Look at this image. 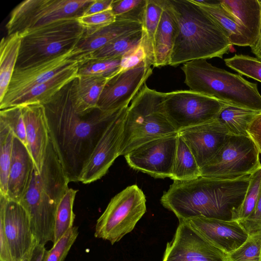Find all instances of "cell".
<instances>
[{
  "label": "cell",
  "mask_w": 261,
  "mask_h": 261,
  "mask_svg": "<svg viewBox=\"0 0 261 261\" xmlns=\"http://www.w3.org/2000/svg\"><path fill=\"white\" fill-rule=\"evenodd\" d=\"M71 82L44 106L50 139L58 158L69 182H77L106 128L121 109L96 108L77 113L72 100Z\"/></svg>",
  "instance_id": "1"
},
{
  "label": "cell",
  "mask_w": 261,
  "mask_h": 261,
  "mask_svg": "<svg viewBox=\"0 0 261 261\" xmlns=\"http://www.w3.org/2000/svg\"><path fill=\"white\" fill-rule=\"evenodd\" d=\"M250 175L236 178L199 176L174 180L161 197L163 206L179 221L203 217L232 220L242 203Z\"/></svg>",
  "instance_id": "2"
},
{
  "label": "cell",
  "mask_w": 261,
  "mask_h": 261,
  "mask_svg": "<svg viewBox=\"0 0 261 261\" xmlns=\"http://www.w3.org/2000/svg\"><path fill=\"white\" fill-rule=\"evenodd\" d=\"M178 31L169 65L199 59L222 58L232 44L215 20L193 0H168Z\"/></svg>",
  "instance_id": "3"
},
{
  "label": "cell",
  "mask_w": 261,
  "mask_h": 261,
  "mask_svg": "<svg viewBox=\"0 0 261 261\" xmlns=\"http://www.w3.org/2000/svg\"><path fill=\"white\" fill-rule=\"evenodd\" d=\"M69 182L50 139L42 170L39 172L35 167L30 186L19 202L39 244L53 241L56 210Z\"/></svg>",
  "instance_id": "4"
},
{
  "label": "cell",
  "mask_w": 261,
  "mask_h": 261,
  "mask_svg": "<svg viewBox=\"0 0 261 261\" xmlns=\"http://www.w3.org/2000/svg\"><path fill=\"white\" fill-rule=\"evenodd\" d=\"M181 69L185 83L190 90L230 105L261 112V95L256 83L214 66L204 59L186 62Z\"/></svg>",
  "instance_id": "5"
},
{
  "label": "cell",
  "mask_w": 261,
  "mask_h": 261,
  "mask_svg": "<svg viewBox=\"0 0 261 261\" xmlns=\"http://www.w3.org/2000/svg\"><path fill=\"white\" fill-rule=\"evenodd\" d=\"M163 92L146 83L127 108L122 134L120 155L153 140L177 134L163 104Z\"/></svg>",
  "instance_id": "6"
},
{
  "label": "cell",
  "mask_w": 261,
  "mask_h": 261,
  "mask_svg": "<svg viewBox=\"0 0 261 261\" xmlns=\"http://www.w3.org/2000/svg\"><path fill=\"white\" fill-rule=\"evenodd\" d=\"M76 18L62 19L21 34L16 68L39 64L73 49L85 33Z\"/></svg>",
  "instance_id": "7"
},
{
  "label": "cell",
  "mask_w": 261,
  "mask_h": 261,
  "mask_svg": "<svg viewBox=\"0 0 261 261\" xmlns=\"http://www.w3.org/2000/svg\"><path fill=\"white\" fill-rule=\"evenodd\" d=\"M146 197L136 185L127 187L114 196L97 219L96 238L113 245L130 232L146 211Z\"/></svg>",
  "instance_id": "8"
},
{
  "label": "cell",
  "mask_w": 261,
  "mask_h": 261,
  "mask_svg": "<svg viewBox=\"0 0 261 261\" xmlns=\"http://www.w3.org/2000/svg\"><path fill=\"white\" fill-rule=\"evenodd\" d=\"M93 0H27L11 12L7 35L23 34L57 21L82 15Z\"/></svg>",
  "instance_id": "9"
},
{
  "label": "cell",
  "mask_w": 261,
  "mask_h": 261,
  "mask_svg": "<svg viewBox=\"0 0 261 261\" xmlns=\"http://www.w3.org/2000/svg\"><path fill=\"white\" fill-rule=\"evenodd\" d=\"M163 104L169 120L178 133L217 119L227 103L188 90L163 93Z\"/></svg>",
  "instance_id": "10"
},
{
  "label": "cell",
  "mask_w": 261,
  "mask_h": 261,
  "mask_svg": "<svg viewBox=\"0 0 261 261\" xmlns=\"http://www.w3.org/2000/svg\"><path fill=\"white\" fill-rule=\"evenodd\" d=\"M259 152L249 137L230 135L215 156L200 168L201 176L236 178L261 167Z\"/></svg>",
  "instance_id": "11"
},
{
  "label": "cell",
  "mask_w": 261,
  "mask_h": 261,
  "mask_svg": "<svg viewBox=\"0 0 261 261\" xmlns=\"http://www.w3.org/2000/svg\"><path fill=\"white\" fill-rule=\"evenodd\" d=\"M162 261H228L227 254L209 242L187 221H179L167 243Z\"/></svg>",
  "instance_id": "12"
},
{
  "label": "cell",
  "mask_w": 261,
  "mask_h": 261,
  "mask_svg": "<svg viewBox=\"0 0 261 261\" xmlns=\"http://www.w3.org/2000/svg\"><path fill=\"white\" fill-rule=\"evenodd\" d=\"M0 227L4 230L13 261L27 257L38 244L24 208L1 195Z\"/></svg>",
  "instance_id": "13"
},
{
  "label": "cell",
  "mask_w": 261,
  "mask_h": 261,
  "mask_svg": "<svg viewBox=\"0 0 261 261\" xmlns=\"http://www.w3.org/2000/svg\"><path fill=\"white\" fill-rule=\"evenodd\" d=\"M178 134L147 142L124 155L132 168L154 178H170L175 158Z\"/></svg>",
  "instance_id": "14"
},
{
  "label": "cell",
  "mask_w": 261,
  "mask_h": 261,
  "mask_svg": "<svg viewBox=\"0 0 261 261\" xmlns=\"http://www.w3.org/2000/svg\"><path fill=\"white\" fill-rule=\"evenodd\" d=\"M127 108L121 109L106 128L82 171L79 181L88 184L100 179L120 156Z\"/></svg>",
  "instance_id": "15"
},
{
  "label": "cell",
  "mask_w": 261,
  "mask_h": 261,
  "mask_svg": "<svg viewBox=\"0 0 261 261\" xmlns=\"http://www.w3.org/2000/svg\"><path fill=\"white\" fill-rule=\"evenodd\" d=\"M73 49L48 61L23 68H15L7 92L0 101V109L12 107L16 101L34 87L50 79L76 62Z\"/></svg>",
  "instance_id": "16"
},
{
  "label": "cell",
  "mask_w": 261,
  "mask_h": 261,
  "mask_svg": "<svg viewBox=\"0 0 261 261\" xmlns=\"http://www.w3.org/2000/svg\"><path fill=\"white\" fill-rule=\"evenodd\" d=\"M151 66L144 62L112 77L102 90L97 108L105 111H113L128 107L152 73Z\"/></svg>",
  "instance_id": "17"
},
{
  "label": "cell",
  "mask_w": 261,
  "mask_h": 261,
  "mask_svg": "<svg viewBox=\"0 0 261 261\" xmlns=\"http://www.w3.org/2000/svg\"><path fill=\"white\" fill-rule=\"evenodd\" d=\"M177 133L191 151L200 169L215 156L230 136L218 119Z\"/></svg>",
  "instance_id": "18"
},
{
  "label": "cell",
  "mask_w": 261,
  "mask_h": 261,
  "mask_svg": "<svg viewBox=\"0 0 261 261\" xmlns=\"http://www.w3.org/2000/svg\"><path fill=\"white\" fill-rule=\"evenodd\" d=\"M209 242L227 254L240 246L248 233L238 220L198 217L186 220Z\"/></svg>",
  "instance_id": "19"
},
{
  "label": "cell",
  "mask_w": 261,
  "mask_h": 261,
  "mask_svg": "<svg viewBox=\"0 0 261 261\" xmlns=\"http://www.w3.org/2000/svg\"><path fill=\"white\" fill-rule=\"evenodd\" d=\"M20 106L25 125L28 149L40 172L50 141L45 108L38 103Z\"/></svg>",
  "instance_id": "20"
},
{
  "label": "cell",
  "mask_w": 261,
  "mask_h": 261,
  "mask_svg": "<svg viewBox=\"0 0 261 261\" xmlns=\"http://www.w3.org/2000/svg\"><path fill=\"white\" fill-rule=\"evenodd\" d=\"M35 167L28 148L14 137L6 198L18 203L21 201L31 184Z\"/></svg>",
  "instance_id": "21"
},
{
  "label": "cell",
  "mask_w": 261,
  "mask_h": 261,
  "mask_svg": "<svg viewBox=\"0 0 261 261\" xmlns=\"http://www.w3.org/2000/svg\"><path fill=\"white\" fill-rule=\"evenodd\" d=\"M142 29V23L126 20H116L91 35L84 36L73 48L72 59L77 61L120 36Z\"/></svg>",
  "instance_id": "22"
},
{
  "label": "cell",
  "mask_w": 261,
  "mask_h": 261,
  "mask_svg": "<svg viewBox=\"0 0 261 261\" xmlns=\"http://www.w3.org/2000/svg\"><path fill=\"white\" fill-rule=\"evenodd\" d=\"M178 31V24L168 0L165 5L153 42V66L169 65Z\"/></svg>",
  "instance_id": "23"
},
{
  "label": "cell",
  "mask_w": 261,
  "mask_h": 261,
  "mask_svg": "<svg viewBox=\"0 0 261 261\" xmlns=\"http://www.w3.org/2000/svg\"><path fill=\"white\" fill-rule=\"evenodd\" d=\"M77 72L76 61L50 79L32 88L18 99L13 106L34 103L45 105L65 86L76 78Z\"/></svg>",
  "instance_id": "24"
},
{
  "label": "cell",
  "mask_w": 261,
  "mask_h": 261,
  "mask_svg": "<svg viewBox=\"0 0 261 261\" xmlns=\"http://www.w3.org/2000/svg\"><path fill=\"white\" fill-rule=\"evenodd\" d=\"M193 1L215 20L232 45L250 47L252 45L246 28L233 15L221 5L220 1Z\"/></svg>",
  "instance_id": "25"
},
{
  "label": "cell",
  "mask_w": 261,
  "mask_h": 261,
  "mask_svg": "<svg viewBox=\"0 0 261 261\" xmlns=\"http://www.w3.org/2000/svg\"><path fill=\"white\" fill-rule=\"evenodd\" d=\"M113 76H77L71 82V98L76 112L85 114L97 108L107 83Z\"/></svg>",
  "instance_id": "26"
},
{
  "label": "cell",
  "mask_w": 261,
  "mask_h": 261,
  "mask_svg": "<svg viewBox=\"0 0 261 261\" xmlns=\"http://www.w3.org/2000/svg\"><path fill=\"white\" fill-rule=\"evenodd\" d=\"M220 2L246 28L253 44L258 38L260 27L261 4L259 0H220Z\"/></svg>",
  "instance_id": "27"
},
{
  "label": "cell",
  "mask_w": 261,
  "mask_h": 261,
  "mask_svg": "<svg viewBox=\"0 0 261 261\" xmlns=\"http://www.w3.org/2000/svg\"><path fill=\"white\" fill-rule=\"evenodd\" d=\"M22 36L18 32L7 35L0 43V101L4 97L16 66Z\"/></svg>",
  "instance_id": "28"
},
{
  "label": "cell",
  "mask_w": 261,
  "mask_h": 261,
  "mask_svg": "<svg viewBox=\"0 0 261 261\" xmlns=\"http://www.w3.org/2000/svg\"><path fill=\"white\" fill-rule=\"evenodd\" d=\"M165 0H147L142 22V39L141 43L144 47L147 62L150 66L153 63V42L159 26Z\"/></svg>",
  "instance_id": "29"
},
{
  "label": "cell",
  "mask_w": 261,
  "mask_h": 261,
  "mask_svg": "<svg viewBox=\"0 0 261 261\" xmlns=\"http://www.w3.org/2000/svg\"><path fill=\"white\" fill-rule=\"evenodd\" d=\"M259 112L227 103L217 119L225 125L230 135L249 137L248 127Z\"/></svg>",
  "instance_id": "30"
},
{
  "label": "cell",
  "mask_w": 261,
  "mask_h": 261,
  "mask_svg": "<svg viewBox=\"0 0 261 261\" xmlns=\"http://www.w3.org/2000/svg\"><path fill=\"white\" fill-rule=\"evenodd\" d=\"M142 39V29L120 36L98 50L77 60L121 58L123 55L139 45Z\"/></svg>",
  "instance_id": "31"
},
{
  "label": "cell",
  "mask_w": 261,
  "mask_h": 261,
  "mask_svg": "<svg viewBox=\"0 0 261 261\" xmlns=\"http://www.w3.org/2000/svg\"><path fill=\"white\" fill-rule=\"evenodd\" d=\"M200 176V169L194 156L181 137L178 135L171 179L173 181L188 180Z\"/></svg>",
  "instance_id": "32"
},
{
  "label": "cell",
  "mask_w": 261,
  "mask_h": 261,
  "mask_svg": "<svg viewBox=\"0 0 261 261\" xmlns=\"http://www.w3.org/2000/svg\"><path fill=\"white\" fill-rule=\"evenodd\" d=\"M77 191L69 188L58 206L55 219L53 244L73 227L75 219L73 204Z\"/></svg>",
  "instance_id": "33"
},
{
  "label": "cell",
  "mask_w": 261,
  "mask_h": 261,
  "mask_svg": "<svg viewBox=\"0 0 261 261\" xmlns=\"http://www.w3.org/2000/svg\"><path fill=\"white\" fill-rule=\"evenodd\" d=\"M14 137L11 129L0 122V195L5 197L7 195Z\"/></svg>",
  "instance_id": "34"
},
{
  "label": "cell",
  "mask_w": 261,
  "mask_h": 261,
  "mask_svg": "<svg viewBox=\"0 0 261 261\" xmlns=\"http://www.w3.org/2000/svg\"><path fill=\"white\" fill-rule=\"evenodd\" d=\"M121 58L97 59L78 63V76H114L120 69Z\"/></svg>",
  "instance_id": "35"
},
{
  "label": "cell",
  "mask_w": 261,
  "mask_h": 261,
  "mask_svg": "<svg viewBox=\"0 0 261 261\" xmlns=\"http://www.w3.org/2000/svg\"><path fill=\"white\" fill-rule=\"evenodd\" d=\"M261 188V167L250 175V179L244 200L234 214L232 220L241 222L253 213Z\"/></svg>",
  "instance_id": "36"
},
{
  "label": "cell",
  "mask_w": 261,
  "mask_h": 261,
  "mask_svg": "<svg viewBox=\"0 0 261 261\" xmlns=\"http://www.w3.org/2000/svg\"><path fill=\"white\" fill-rule=\"evenodd\" d=\"M147 0H113L111 10L116 20L142 23Z\"/></svg>",
  "instance_id": "37"
},
{
  "label": "cell",
  "mask_w": 261,
  "mask_h": 261,
  "mask_svg": "<svg viewBox=\"0 0 261 261\" xmlns=\"http://www.w3.org/2000/svg\"><path fill=\"white\" fill-rule=\"evenodd\" d=\"M0 122L8 126L14 136L28 148L25 125L21 106H15L1 109Z\"/></svg>",
  "instance_id": "38"
},
{
  "label": "cell",
  "mask_w": 261,
  "mask_h": 261,
  "mask_svg": "<svg viewBox=\"0 0 261 261\" xmlns=\"http://www.w3.org/2000/svg\"><path fill=\"white\" fill-rule=\"evenodd\" d=\"M225 65L239 73L261 82V62L247 55H235L224 59Z\"/></svg>",
  "instance_id": "39"
},
{
  "label": "cell",
  "mask_w": 261,
  "mask_h": 261,
  "mask_svg": "<svg viewBox=\"0 0 261 261\" xmlns=\"http://www.w3.org/2000/svg\"><path fill=\"white\" fill-rule=\"evenodd\" d=\"M227 256L228 261H261V233L249 234L246 241Z\"/></svg>",
  "instance_id": "40"
},
{
  "label": "cell",
  "mask_w": 261,
  "mask_h": 261,
  "mask_svg": "<svg viewBox=\"0 0 261 261\" xmlns=\"http://www.w3.org/2000/svg\"><path fill=\"white\" fill-rule=\"evenodd\" d=\"M79 234L78 228L73 226L69 229L47 251L44 261H64L71 247Z\"/></svg>",
  "instance_id": "41"
},
{
  "label": "cell",
  "mask_w": 261,
  "mask_h": 261,
  "mask_svg": "<svg viewBox=\"0 0 261 261\" xmlns=\"http://www.w3.org/2000/svg\"><path fill=\"white\" fill-rule=\"evenodd\" d=\"M76 20L85 31L84 36H89L115 22L116 17L109 9L91 15L81 16Z\"/></svg>",
  "instance_id": "42"
},
{
  "label": "cell",
  "mask_w": 261,
  "mask_h": 261,
  "mask_svg": "<svg viewBox=\"0 0 261 261\" xmlns=\"http://www.w3.org/2000/svg\"><path fill=\"white\" fill-rule=\"evenodd\" d=\"M144 62L148 63L144 47L141 42L139 45L121 57L120 69L118 73L136 67Z\"/></svg>",
  "instance_id": "43"
},
{
  "label": "cell",
  "mask_w": 261,
  "mask_h": 261,
  "mask_svg": "<svg viewBox=\"0 0 261 261\" xmlns=\"http://www.w3.org/2000/svg\"><path fill=\"white\" fill-rule=\"evenodd\" d=\"M240 223L248 234L261 233V188L253 213L249 218Z\"/></svg>",
  "instance_id": "44"
},
{
  "label": "cell",
  "mask_w": 261,
  "mask_h": 261,
  "mask_svg": "<svg viewBox=\"0 0 261 261\" xmlns=\"http://www.w3.org/2000/svg\"><path fill=\"white\" fill-rule=\"evenodd\" d=\"M247 132L249 137L255 144L259 153L261 154V112L252 120Z\"/></svg>",
  "instance_id": "45"
},
{
  "label": "cell",
  "mask_w": 261,
  "mask_h": 261,
  "mask_svg": "<svg viewBox=\"0 0 261 261\" xmlns=\"http://www.w3.org/2000/svg\"><path fill=\"white\" fill-rule=\"evenodd\" d=\"M113 0H93L84 10L82 16H88L111 9Z\"/></svg>",
  "instance_id": "46"
},
{
  "label": "cell",
  "mask_w": 261,
  "mask_h": 261,
  "mask_svg": "<svg viewBox=\"0 0 261 261\" xmlns=\"http://www.w3.org/2000/svg\"><path fill=\"white\" fill-rule=\"evenodd\" d=\"M47 251L45 245L38 244L32 253L21 261H44Z\"/></svg>",
  "instance_id": "47"
},
{
  "label": "cell",
  "mask_w": 261,
  "mask_h": 261,
  "mask_svg": "<svg viewBox=\"0 0 261 261\" xmlns=\"http://www.w3.org/2000/svg\"><path fill=\"white\" fill-rule=\"evenodd\" d=\"M250 47L252 53L255 55L256 58L261 62V22L258 38Z\"/></svg>",
  "instance_id": "48"
}]
</instances>
